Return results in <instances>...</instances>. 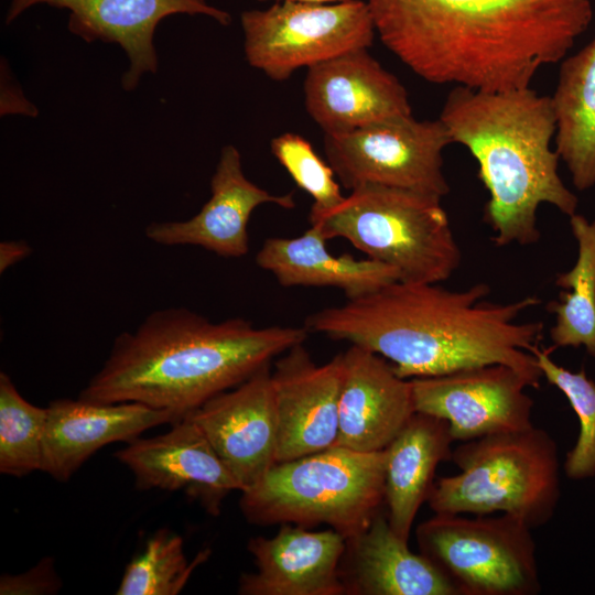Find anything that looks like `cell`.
I'll use <instances>...</instances> for the list:
<instances>
[{"mask_svg":"<svg viewBox=\"0 0 595 595\" xmlns=\"http://www.w3.org/2000/svg\"><path fill=\"white\" fill-rule=\"evenodd\" d=\"M489 293L484 282L452 291L398 280L309 315L304 327L382 356L404 379L504 364L539 388L543 376L530 350L543 323L517 322L539 298L495 303L485 300Z\"/></svg>","mask_w":595,"mask_h":595,"instance_id":"1","label":"cell"},{"mask_svg":"<svg viewBox=\"0 0 595 595\" xmlns=\"http://www.w3.org/2000/svg\"><path fill=\"white\" fill-rule=\"evenodd\" d=\"M382 44L424 80L529 87L593 19L589 0H368Z\"/></svg>","mask_w":595,"mask_h":595,"instance_id":"2","label":"cell"},{"mask_svg":"<svg viewBox=\"0 0 595 595\" xmlns=\"http://www.w3.org/2000/svg\"><path fill=\"white\" fill-rule=\"evenodd\" d=\"M309 333L305 327H258L241 317L212 322L185 307L158 310L116 337L79 399L138 402L182 420L304 343Z\"/></svg>","mask_w":595,"mask_h":595,"instance_id":"3","label":"cell"},{"mask_svg":"<svg viewBox=\"0 0 595 595\" xmlns=\"http://www.w3.org/2000/svg\"><path fill=\"white\" fill-rule=\"evenodd\" d=\"M440 119L453 143L467 148L478 163L489 194L483 218L495 246L537 244L541 204L569 217L576 213L577 197L561 180L560 156L551 148L556 132L551 97L530 87L487 91L455 86Z\"/></svg>","mask_w":595,"mask_h":595,"instance_id":"4","label":"cell"},{"mask_svg":"<svg viewBox=\"0 0 595 595\" xmlns=\"http://www.w3.org/2000/svg\"><path fill=\"white\" fill-rule=\"evenodd\" d=\"M385 450L333 445L280 462L241 491L240 508L255 524L329 526L347 540L365 531L385 502Z\"/></svg>","mask_w":595,"mask_h":595,"instance_id":"5","label":"cell"},{"mask_svg":"<svg viewBox=\"0 0 595 595\" xmlns=\"http://www.w3.org/2000/svg\"><path fill=\"white\" fill-rule=\"evenodd\" d=\"M442 197L418 191L365 184L336 207L310 212L309 220L327 239L344 238L369 259L394 268L400 281L440 283L459 267Z\"/></svg>","mask_w":595,"mask_h":595,"instance_id":"6","label":"cell"},{"mask_svg":"<svg viewBox=\"0 0 595 595\" xmlns=\"http://www.w3.org/2000/svg\"><path fill=\"white\" fill-rule=\"evenodd\" d=\"M451 461L459 473L434 482L426 502L434 513L515 516L529 527L545 524L560 499L556 442L543 429L462 442Z\"/></svg>","mask_w":595,"mask_h":595,"instance_id":"7","label":"cell"},{"mask_svg":"<svg viewBox=\"0 0 595 595\" xmlns=\"http://www.w3.org/2000/svg\"><path fill=\"white\" fill-rule=\"evenodd\" d=\"M531 530L507 513H434L415 534L421 553L458 595H536L541 584Z\"/></svg>","mask_w":595,"mask_h":595,"instance_id":"8","label":"cell"},{"mask_svg":"<svg viewBox=\"0 0 595 595\" xmlns=\"http://www.w3.org/2000/svg\"><path fill=\"white\" fill-rule=\"evenodd\" d=\"M244 52L249 65L281 82L357 48H369L375 24L367 2L278 1L266 10L240 15Z\"/></svg>","mask_w":595,"mask_h":595,"instance_id":"9","label":"cell"},{"mask_svg":"<svg viewBox=\"0 0 595 595\" xmlns=\"http://www.w3.org/2000/svg\"><path fill=\"white\" fill-rule=\"evenodd\" d=\"M451 143L440 118L416 120L412 115L377 121L345 134H324L327 162L347 190L377 184L440 197L450 193L443 150Z\"/></svg>","mask_w":595,"mask_h":595,"instance_id":"10","label":"cell"},{"mask_svg":"<svg viewBox=\"0 0 595 595\" xmlns=\"http://www.w3.org/2000/svg\"><path fill=\"white\" fill-rule=\"evenodd\" d=\"M415 412L447 422L455 441L533 426L531 387L519 371L489 364L445 375L410 379Z\"/></svg>","mask_w":595,"mask_h":595,"instance_id":"11","label":"cell"},{"mask_svg":"<svg viewBox=\"0 0 595 595\" xmlns=\"http://www.w3.org/2000/svg\"><path fill=\"white\" fill-rule=\"evenodd\" d=\"M48 4L69 10L68 30L90 43H116L125 51L129 67L123 73L125 90L134 89L147 73H156L154 33L172 14H202L228 25V12L205 0H12L6 17L9 24L30 7Z\"/></svg>","mask_w":595,"mask_h":595,"instance_id":"12","label":"cell"},{"mask_svg":"<svg viewBox=\"0 0 595 595\" xmlns=\"http://www.w3.org/2000/svg\"><path fill=\"white\" fill-rule=\"evenodd\" d=\"M304 105L325 136L412 115L402 83L368 52L357 48L307 68Z\"/></svg>","mask_w":595,"mask_h":595,"instance_id":"13","label":"cell"},{"mask_svg":"<svg viewBox=\"0 0 595 595\" xmlns=\"http://www.w3.org/2000/svg\"><path fill=\"white\" fill-rule=\"evenodd\" d=\"M241 491L277 464L278 424L270 364L188 414Z\"/></svg>","mask_w":595,"mask_h":595,"instance_id":"14","label":"cell"},{"mask_svg":"<svg viewBox=\"0 0 595 595\" xmlns=\"http://www.w3.org/2000/svg\"><path fill=\"white\" fill-rule=\"evenodd\" d=\"M303 344L280 355L271 370L277 463L326 450L337 437L342 353L317 365Z\"/></svg>","mask_w":595,"mask_h":595,"instance_id":"15","label":"cell"},{"mask_svg":"<svg viewBox=\"0 0 595 595\" xmlns=\"http://www.w3.org/2000/svg\"><path fill=\"white\" fill-rule=\"evenodd\" d=\"M210 193L195 216L152 223L145 227V237L163 246H197L224 258H239L248 253V223L258 206L295 207L292 193L272 194L247 178L240 153L231 144L220 151Z\"/></svg>","mask_w":595,"mask_h":595,"instance_id":"16","label":"cell"},{"mask_svg":"<svg viewBox=\"0 0 595 595\" xmlns=\"http://www.w3.org/2000/svg\"><path fill=\"white\" fill-rule=\"evenodd\" d=\"M115 456L133 473L137 488L184 490L213 515H218L230 491H241L190 415L173 423L164 434L129 442Z\"/></svg>","mask_w":595,"mask_h":595,"instance_id":"17","label":"cell"},{"mask_svg":"<svg viewBox=\"0 0 595 595\" xmlns=\"http://www.w3.org/2000/svg\"><path fill=\"white\" fill-rule=\"evenodd\" d=\"M342 367L334 445L367 453L385 450L415 412L410 379L358 345L342 353Z\"/></svg>","mask_w":595,"mask_h":595,"instance_id":"18","label":"cell"},{"mask_svg":"<svg viewBox=\"0 0 595 595\" xmlns=\"http://www.w3.org/2000/svg\"><path fill=\"white\" fill-rule=\"evenodd\" d=\"M347 539L334 529L310 531L283 523L271 538L248 542L256 572L244 573L238 593L242 595H343L346 587L340 563Z\"/></svg>","mask_w":595,"mask_h":595,"instance_id":"19","label":"cell"},{"mask_svg":"<svg viewBox=\"0 0 595 595\" xmlns=\"http://www.w3.org/2000/svg\"><path fill=\"white\" fill-rule=\"evenodd\" d=\"M177 421L167 410L138 402L55 400L47 407L41 470L66 482L102 446L129 443L145 430Z\"/></svg>","mask_w":595,"mask_h":595,"instance_id":"20","label":"cell"},{"mask_svg":"<svg viewBox=\"0 0 595 595\" xmlns=\"http://www.w3.org/2000/svg\"><path fill=\"white\" fill-rule=\"evenodd\" d=\"M340 574L346 594L458 595L430 559L410 551L408 541L394 533L381 512L365 531L347 540Z\"/></svg>","mask_w":595,"mask_h":595,"instance_id":"21","label":"cell"},{"mask_svg":"<svg viewBox=\"0 0 595 595\" xmlns=\"http://www.w3.org/2000/svg\"><path fill=\"white\" fill-rule=\"evenodd\" d=\"M326 241L314 225L298 237H269L257 252L256 263L272 273L282 286L336 288L347 300L400 280L391 266L369 258L355 259L348 253L335 256Z\"/></svg>","mask_w":595,"mask_h":595,"instance_id":"22","label":"cell"},{"mask_svg":"<svg viewBox=\"0 0 595 595\" xmlns=\"http://www.w3.org/2000/svg\"><path fill=\"white\" fill-rule=\"evenodd\" d=\"M454 442L445 420L414 412L385 448V502L394 533L408 541L415 516L426 502L441 462Z\"/></svg>","mask_w":595,"mask_h":595,"instance_id":"23","label":"cell"},{"mask_svg":"<svg viewBox=\"0 0 595 595\" xmlns=\"http://www.w3.org/2000/svg\"><path fill=\"white\" fill-rule=\"evenodd\" d=\"M551 100L556 152L575 188L586 191L595 185V39L562 62Z\"/></svg>","mask_w":595,"mask_h":595,"instance_id":"24","label":"cell"},{"mask_svg":"<svg viewBox=\"0 0 595 595\" xmlns=\"http://www.w3.org/2000/svg\"><path fill=\"white\" fill-rule=\"evenodd\" d=\"M570 226L577 241V259L572 269L556 274L559 300L547 306L554 314L550 338L553 349L584 346L595 358V220L575 213Z\"/></svg>","mask_w":595,"mask_h":595,"instance_id":"25","label":"cell"},{"mask_svg":"<svg viewBox=\"0 0 595 595\" xmlns=\"http://www.w3.org/2000/svg\"><path fill=\"white\" fill-rule=\"evenodd\" d=\"M47 408L28 402L0 374V472L15 477L41 470Z\"/></svg>","mask_w":595,"mask_h":595,"instance_id":"26","label":"cell"},{"mask_svg":"<svg viewBox=\"0 0 595 595\" xmlns=\"http://www.w3.org/2000/svg\"><path fill=\"white\" fill-rule=\"evenodd\" d=\"M207 556V551L202 552L190 563L183 539L165 529L159 530L148 540L144 551L127 565L117 594L175 595Z\"/></svg>","mask_w":595,"mask_h":595,"instance_id":"27","label":"cell"},{"mask_svg":"<svg viewBox=\"0 0 595 595\" xmlns=\"http://www.w3.org/2000/svg\"><path fill=\"white\" fill-rule=\"evenodd\" d=\"M552 349L537 345L530 353L542 376L565 396L578 418L580 433L566 454L564 472L574 480L592 478L595 476V382L583 368L574 372L553 361Z\"/></svg>","mask_w":595,"mask_h":595,"instance_id":"28","label":"cell"},{"mask_svg":"<svg viewBox=\"0 0 595 595\" xmlns=\"http://www.w3.org/2000/svg\"><path fill=\"white\" fill-rule=\"evenodd\" d=\"M270 150L295 184L313 198L312 212L332 209L344 201L334 170L307 139L285 132L271 140Z\"/></svg>","mask_w":595,"mask_h":595,"instance_id":"29","label":"cell"},{"mask_svg":"<svg viewBox=\"0 0 595 595\" xmlns=\"http://www.w3.org/2000/svg\"><path fill=\"white\" fill-rule=\"evenodd\" d=\"M61 580L54 572L52 559H43L36 566L19 575H2L1 595L54 594L61 587Z\"/></svg>","mask_w":595,"mask_h":595,"instance_id":"30","label":"cell"},{"mask_svg":"<svg viewBox=\"0 0 595 595\" xmlns=\"http://www.w3.org/2000/svg\"><path fill=\"white\" fill-rule=\"evenodd\" d=\"M6 72L1 76V115L6 113H23L26 116H35L36 108L24 98L21 89L13 83Z\"/></svg>","mask_w":595,"mask_h":595,"instance_id":"31","label":"cell"},{"mask_svg":"<svg viewBox=\"0 0 595 595\" xmlns=\"http://www.w3.org/2000/svg\"><path fill=\"white\" fill-rule=\"evenodd\" d=\"M31 253V247L22 241H2L0 244V271L20 262Z\"/></svg>","mask_w":595,"mask_h":595,"instance_id":"32","label":"cell"},{"mask_svg":"<svg viewBox=\"0 0 595 595\" xmlns=\"http://www.w3.org/2000/svg\"><path fill=\"white\" fill-rule=\"evenodd\" d=\"M257 1H269V0H257ZM275 1H299V2H310V3H334L345 0H275Z\"/></svg>","mask_w":595,"mask_h":595,"instance_id":"33","label":"cell"}]
</instances>
